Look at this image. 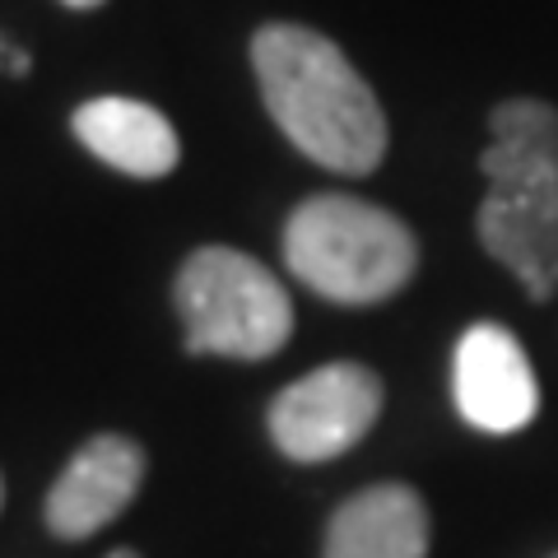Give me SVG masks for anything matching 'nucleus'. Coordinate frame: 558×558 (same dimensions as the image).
Returning a JSON list of instances; mask_svg holds the SVG:
<instances>
[{"instance_id": "nucleus-9", "label": "nucleus", "mask_w": 558, "mask_h": 558, "mask_svg": "<svg viewBox=\"0 0 558 558\" xmlns=\"http://www.w3.org/2000/svg\"><path fill=\"white\" fill-rule=\"evenodd\" d=\"M84 149L126 178H168L182 159L172 121L140 98H89L70 121Z\"/></svg>"}, {"instance_id": "nucleus-1", "label": "nucleus", "mask_w": 558, "mask_h": 558, "mask_svg": "<svg viewBox=\"0 0 558 558\" xmlns=\"http://www.w3.org/2000/svg\"><path fill=\"white\" fill-rule=\"evenodd\" d=\"M252 65L275 126L344 178H368L387 154V117L354 61L307 24H266L252 38Z\"/></svg>"}, {"instance_id": "nucleus-7", "label": "nucleus", "mask_w": 558, "mask_h": 558, "mask_svg": "<svg viewBox=\"0 0 558 558\" xmlns=\"http://www.w3.org/2000/svg\"><path fill=\"white\" fill-rule=\"evenodd\" d=\"M145 484V451L121 433H98L70 461L47 494V526L61 539H89L131 508Z\"/></svg>"}, {"instance_id": "nucleus-3", "label": "nucleus", "mask_w": 558, "mask_h": 558, "mask_svg": "<svg viewBox=\"0 0 558 558\" xmlns=\"http://www.w3.org/2000/svg\"><path fill=\"white\" fill-rule=\"evenodd\" d=\"M284 260L326 303H387L414 279L418 242L391 209L359 196H312L284 223Z\"/></svg>"}, {"instance_id": "nucleus-8", "label": "nucleus", "mask_w": 558, "mask_h": 558, "mask_svg": "<svg viewBox=\"0 0 558 558\" xmlns=\"http://www.w3.org/2000/svg\"><path fill=\"white\" fill-rule=\"evenodd\" d=\"M428 508L410 484H368L326 521L322 558H424Z\"/></svg>"}, {"instance_id": "nucleus-5", "label": "nucleus", "mask_w": 558, "mask_h": 558, "mask_svg": "<svg viewBox=\"0 0 558 558\" xmlns=\"http://www.w3.org/2000/svg\"><path fill=\"white\" fill-rule=\"evenodd\" d=\"M381 414V381L363 363H322L270 400L266 428L289 461L317 465L368 438Z\"/></svg>"}, {"instance_id": "nucleus-12", "label": "nucleus", "mask_w": 558, "mask_h": 558, "mask_svg": "<svg viewBox=\"0 0 558 558\" xmlns=\"http://www.w3.org/2000/svg\"><path fill=\"white\" fill-rule=\"evenodd\" d=\"M0 498H5V484H0Z\"/></svg>"}, {"instance_id": "nucleus-6", "label": "nucleus", "mask_w": 558, "mask_h": 558, "mask_svg": "<svg viewBox=\"0 0 558 558\" xmlns=\"http://www.w3.org/2000/svg\"><path fill=\"white\" fill-rule=\"evenodd\" d=\"M451 396L465 424L484 433H517L531 424L539 410V387L526 349L508 326L480 322L465 330L451 359Z\"/></svg>"}, {"instance_id": "nucleus-13", "label": "nucleus", "mask_w": 558, "mask_h": 558, "mask_svg": "<svg viewBox=\"0 0 558 558\" xmlns=\"http://www.w3.org/2000/svg\"><path fill=\"white\" fill-rule=\"evenodd\" d=\"M554 558H558V554H554Z\"/></svg>"}, {"instance_id": "nucleus-11", "label": "nucleus", "mask_w": 558, "mask_h": 558, "mask_svg": "<svg viewBox=\"0 0 558 558\" xmlns=\"http://www.w3.org/2000/svg\"><path fill=\"white\" fill-rule=\"evenodd\" d=\"M108 558H140V554H131V549H117V554H108Z\"/></svg>"}, {"instance_id": "nucleus-10", "label": "nucleus", "mask_w": 558, "mask_h": 558, "mask_svg": "<svg viewBox=\"0 0 558 558\" xmlns=\"http://www.w3.org/2000/svg\"><path fill=\"white\" fill-rule=\"evenodd\" d=\"M65 5H75V10H94V5H102V0H65Z\"/></svg>"}, {"instance_id": "nucleus-4", "label": "nucleus", "mask_w": 558, "mask_h": 558, "mask_svg": "<svg viewBox=\"0 0 558 558\" xmlns=\"http://www.w3.org/2000/svg\"><path fill=\"white\" fill-rule=\"evenodd\" d=\"M191 354L270 359L293 336V303L256 256L233 247H196L172 284Z\"/></svg>"}, {"instance_id": "nucleus-2", "label": "nucleus", "mask_w": 558, "mask_h": 558, "mask_svg": "<svg viewBox=\"0 0 558 558\" xmlns=\"http://www.w3.org/2000/svg\"><path fill=\"white\" fill-rule=\"evenodd\" d=\"M488 196L480 205V242L535 303L558 289V108L508 98L488 117L484 149Z\"/></svg>"}]
</instances>
